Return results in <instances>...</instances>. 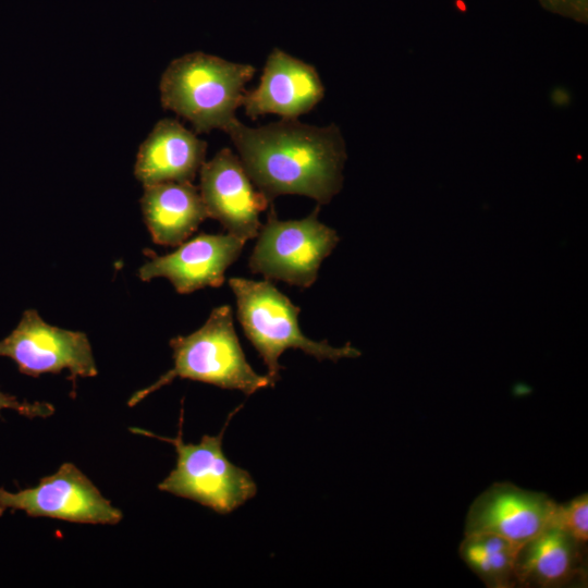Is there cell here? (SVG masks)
I'll return each instance as SVG.
<instances>
[{
	"instance_id": "1",
	"label": "cell",
	"mask_w": 588,
	"mask_h": 588,
	"mask_svg": "<svg viewBox=\"0 0 588 588\" xmlns=\"http://www.w3.org/2000/svg\"><path fill=\"white\" fill-rule=\"evenodd\" d=\"M254 183L271 203L280 195H303L326 205L343 183L345 142L339 126H315L281 119L249 127L237 119L224 131Z\"/></svg>"
},
{
	"instance_id": "2",
	"label": "cell",
	"mask_w": 588,
	"mask_h": 588,
	"mask_svg": "<svg viewBox=\"0 0 588 588\" xmlns=\"http://www.w3.org/2000/svg\"><path fill=\"white\" fill-rule=\"evenodd\" d=\"M256 69L200 51L174 59L162 73L160 99L164 109L192 123L197 133L225 128L236 120L245 85Z\"/></svg>"
},
{
	"instance_id": "3",
	"label": "cell",
	"mask_w": 588,
	"mask_h": 588,
	"mask_svg": "<svg viewBox=\"0 0 588 588\" xmlns=\"http://www.w3.org/2000/svg\"><path fill=\"white\" fill-rule=\"evenodd\" d=\"M174 366L152 384L136 391L127 401L135 406L175 378L191 379L246 395L273 387L268 377L258 375L246 360L234 329L229 305L215 308L207 321L186 336L170 340Z\"/></svg>"
},
{
	"instance_id": "4",
	"label": "cell",
	"mask_w": 588,
	"mask_h": 588,
	"mask_svg": "<svg viewBox=\"0 0 588 588\" xmlns=\"http://www.w3.org/2000/svg\"><path fill=\"white\" fill-rule=\"evenodd\" d=\"M229 285L236 298L240 324L266 365L267 376L274 383L282 368L279 358L289 348L301 350L317 360L338 362L360 356V352L351 343L334 347L326 340L319 342L304 335L298 326L299 307L269 280L231 278Z\"/></svg>"
},
{
	"instance_id": "5",
	"label": "cell",
	"mask_w": 588,
	"mask_h": 588,
	"mask_svg": "<svg viewBox=\"0 0 588 588\" xmlns=\"http://www.w3.org/2000/svg\"><path fill=\"white\" fill-rule=\"evenodd\" d=\"M225 426L218 436H203L197 444L184 443L181 428L174 439L138 428L130 430L164 440L175 448L176 466L158 485L159 490L193 500L218 514H229L253 499L257 486L247 470L226 458L222 450Z\"/></svg>"
},
{
	"instance_id": "6",
	"label": "cell",
	"mask_w": 588,
	"mask_h": 588,
	"mask_svg": "<svg viewBox=\"0 0 588 588\" xmlns=\"http://www.w3.org/2000/svg\"><path fill=\"white\" fill-rule=\"evenodd\" d=\"M320 205L299 220H279L271 205L267 221L249 257V269L266 280L299 287L311 286L319 268L340 238L335 230L318 220Z\"/></svg>"
},
{
	"instance_id": "7",
	"label": "cell",
	"mask_w": 588,
	"mask_h": 588,
	"mask_svg": "<svg viewBox=\"0 0 588 588\" xmlns=\"http://www.w3.org/2000/svg\"><path fill=\"white\" fill-rule=\"evenodd\" d=\"M8 509L32 517L81 524L117 525L123 518V513L72 463H63L36 487L17 492L0 488V515Z\"/></svg>"
},
{
	"instance_id": "8",
	"label": "cell",
	"mask_w": 588,
	"mask_h": 588,
	"mask_svg": "<svg viewBox=\"0 0 588 588\" xmlns=\"http://www.w3.org/2000/svg\"><path fill=\"white\" fill-rule=\"evenodd\" d=\"M0 356L14 360L20 372L30 377L69 369L74 382L98 372L87 335L51 326L35 309L25 310L16 328L0 341Z\"/></svg>"
},
{
	"instance_id": "9",
	"label": "cell",
	"mask_w": 588,
	"mask_h": 588,
	"mask_svg": "<svg viewBox=\"0 0 588 588\" xmlns=\"http://www.w3.org/2000/svg\"><path fill=\"white\" fill-rule=\"evenodd\" d=\"M199 175V193L208 217L245 242L257 237L262 225L259 215L272 203L256 188L240 157L222 148L204 162Z\"/></svg>"
},
{
	"instance_id": "10",
	"label": "cell",
	"mask_w": 588,
	"mask_h": 588,
	"mask_svg": "<svg viewBox=\"0 0 588 588\" xmlns=\"http://www.w3.org/2000/svg\"><path fill=\"white\" fill-rule=\"evenodd\" d=\"M558 503L512 482H494L470 504L464 536L492 535L523 546L552 523Z\"/></svg>"
},
{
	"instance_id": "11",
	"label": "cell",
	"mask_w": 588,
	"mask_h": 588,
	"mask_svg": "<svg viewBox=\"0 0 588 588\" xmlns=\"http://www.w3.org/2000/svg\"><path fill=\"white\" fill-rule=\"evenodd\" d=\"M245 241L228 234L201 233L182 243L176 250L158 256L146 249L149 260L138 275L143 281L167 278L180 294L222 285L226 269L238 258Z\"/></svg>"
},
{
	"instance_id": "12",
	"label": "cell",
	"mask_w": 588,
	"mask_h": 588,
	"mask_svg": "<svg viewBox=\"0 0 588 588\" xmlns=\"http://www.w3.org/2000/svg\"><path fill=\"white\" fill-rule=\"evenodd\" d=\"M323 96L324 87L314 65L274 48L257 87L245 91L242 107L253 120L267 113L297 119L313 110Z\"/></svg>"
},
{
	"instance_id": "13",
	"label": "cell",
	"mask_w": 588,
	"mask_h": 588,
	"mask_svg": "<svg viewBox=\"0 0 588 588\" xmlns=\"http://www.w3.org/2000/svg\"><path fill=\"white\" fill-rule=\"evenodd\" d=\"M515 576L517 587H586L587 544L551 523L519 548Z\"/></svg>"
},
{
	"instance_id": "14",
	"label": "cell",
	"mask_w": 588,
	"mask_h": 588,
	"mask_svg": "<svg viewBox=\"0 0 588 588\" xmlns=\"http://www.w3.org/2000/svg\"><path fill=\"white\" fill-rule=\"evenodd\" d=\"M207 143L173 119H162L140 145L134 174L144 186L192 182L205 162Z\"/></svg>"
},
{
	"instance_id": "15",
	"label": "cell",
	"mask_w": 588,
	"mask_h": 588,
	"mask_svg": "<svg viewBox=\"0 0 588 588\" xmlns=\"http://www.w3.org/2000/svg\"><path fill=\"white\" fill-rule=\"evenodd\" d=\"M140 204L145 223L159 245H181L208 218L199 188L192 182L144 186Z\"/></svg>"
},
{
	"instance_id": "16",
	"label": "cell",
	"mask_w": 588,
	"mask_h": 588,
	"mask_svg": "<svg viewBox=\"0 0 588 588\" xmlns=\"http://www.w3.org/2000/svg\"><path fill=\"white\" fill-rule=\"evenodd\" d=\"M522 546L492 535L464 536L458 552L468 568L489 588L517 587L515 560Z\"/></svg>"
},
{
	"instance_id": "17",
	"label": "cell",
	"mask_w": 588,
	"mask_h": 588,
	"mask_svg": "<svg viewBox=\"0 0 588 588\" xmlns=\"http://www.w3.org/2000/svg\"><path fill=\"white\" fill-rule=\"evenodd\" d=\"M552 523L576 541L588 542V494L583 493L564 504H558Z\"/></svg>"
},
{
	"instance_id": "18",
	"label": "cell",
	"mask_w": 588,
	"mask_h": 588,
	"mask_svg": "<svg viewBox=\"0 0 588 588\" xmlns=\"http://www.w3.org/2000/svg\"><path fill=\"white\" fill-rule=\"evenodd\" d=\"M9 408L17 412L19 414L27 418H47L54 413V407L52 404L47 402H21L15 396L7 394L0 391V417L1 411Z\"/></svg>"
},
{
	"instance_id": "19",
	"label": "cell",
	"mask_w": 588,
	"mask_h": 588,
	"mask_svg": "<svg viewBox=\"0 0 588 588\" xmlns=\"http://www.w3.org/2000/svg\"><path fill=\"white\" fill-rule=\"evenodd\" d=\"M548 11L578 22H586L588 0H538Z\"/></svg>"
}]
</instances>
